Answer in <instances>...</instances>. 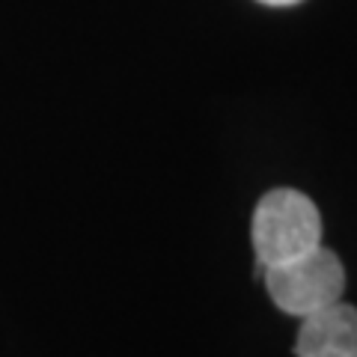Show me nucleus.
Wrapping results in <instances>:
<instances>
[{"mask_svg":"<svg viewBox=\"0 0 357 357\" xmlns=\"http://www.w3.org/2000/svg\"><path fill=\"white\" fill-rule=\"evenodd\" d=\"M250 238L262 268L289 262L321 244V215L307 194L274 188L256 203Z\"/></svg>","mask_w":357,"mask_h":357,"instance_id":"nucleus-1","label":"nucleus"},{"mask_svg":"<svg viewBox=\"0 0 357 357\" xmlns=\"http://www.w3.org/2000/svg\"><path fill=\"white\" fill-rule=\"evenodd\" d=\"M262 280L268 298L286 316L304 319L342 301L345 292V268L340 256L328 248H312L289 262L265 265Z\"/></svg>","mask_w":357,"mask_h":357,"instance_id":"nucleus-2","label":"nucleus"},{"mask_svg":"<svg viewBox=\"0 0 357 357\" xmlns=\"http://www.w3.org/2000/svg\"><path fill=\"white\" fill-rule=\"evenodd\" d=\"M295 357H357V307L342 298L301 319Z\"/></svg>","mask_w":357,"mask_h":357,"instance_id":"nucleus-3","label":"nucleus"},{"mask_svg":"<svg viewBox=\"0 0 357 357\" xmlns=\"http://www.w3.org/2000/svg\"><path fill=\"white\" fill-rule=\"evenodd\" d=\"M259 3H265V6H295V3H301V0H259Z\"/></svg>","mask_w":357,"mask_h":357,"instance_id":"nucleus-4","label":"nucleus"}]
</instances>
